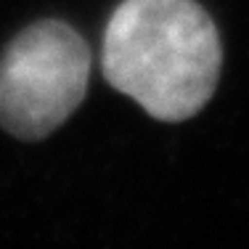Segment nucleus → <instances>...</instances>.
<instances>
[{
  "mask_svg": "<svg viewBox=\"0 0 249 249\" xmlns=\"http://www.w3.org/2000/svg\"><path fill=\"white\" fill-rule=\"evenodd\" d=\"M93 53L58 19L35 21L0 53V127L19 141H43L80 109Z\"/></svg>",
  "mask_w": 249,
  "mask_h": 249,
  "instance_id": "2",
  "label": "nucleus"
},
{
  "mask_svg": "<svg viewBox=\"0 0 249 249\" xmlns=\"http://www.w3.org/2000/svg\"><path fill=\"white\" fill-rule=\"evenodd\" d=\"M220 67V35L196 0H122L106 21V82L159 122L199 114Z\"/></svg>",
  "mask_w": 249,
  "mask_h": 249,
  "instance_id": "1",
  "label": "nucleus"
}]
</instances>
